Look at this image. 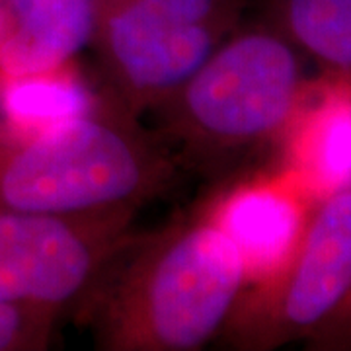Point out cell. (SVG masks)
<instances>
[{
	"label": "cell",
	"instance_id": "obj_1",
	"mask_svg": "<svg viewBox=\"0 0 351 351\" xmlns=\"http://www.w3.org/2000/svg\"><path fill=\"white\" fill-rule=\"evenodd\" d=\"M246 283L239 250L205 209L133 239L84 304L110 351H193L226 326Z\"/></svg>",
	"mask_w": 351,
	"mask_h": 351
},
{
	"label": "cell",
	"instance_id": "obj_4",
	"mask_svg": "<svg viewBox=\"0 0 351 351\" xmlns=\"http://www.w3.org/2000/svg\"><path fill=\"white\" fill-rule=\"evenodd\" d=\"M237 0H104L96 49L101 96L129 115L152 112L234 29Z\"/></svg>",
	"mask_w": 351,
	"mask_h": 351
},
{
	"label": "cell",
	"instance_id": "obj_2",
	"mask_svg": "<svg viewBox=\"0 0 351 351\" xmlns=\"http://www.w3.org/2000/svg\"><path fill=\"white\" fill-rule=\"evenodd\" d=\"M176 168L158 137L106 98L51 129L0 121V211H137L172 184Z\"/></svg>",
	"mask_w": 351,
	"mask_h": 351
},
{
	"label": "cell",
	"instance_id": "obj_8",
	"mask_svg": "<svg viewBox=\"0 0 351 351\" xmlns=\"http://www.w3.org/2000/svg\"><path fill=\"white\" fill-rule=\"evenodd\" d=\"M281 172L318 203L351 189V80L308 86L285 131Z\"/></svg>",
	"mask_w": 351,
	"mask_h": 351
},
{
	"label": "cell",
	"instance_id": "obj_10",
	"mask_svg": "<svg viewBox=\"0 0 351 351\" xmlns=\"http://www.w3.org/2000/svg\"><path fill=\"white\" fill-rule=\"evenodd\" d=\"M104 96L94 94L73 63L0 80V121L18 129L41 131L94 112Z\"/></svg>",
	"mask_w": 351,
	"mask_h": 351
},
{
	"label": "cell",
	"instance_id": "obj_5",
	"mask_svg": "<svg viewBox=\"0 0 351 351\" xmlns=\"http://www.w3.org/2000/svg\"><path fill=\"white\" fill-rule=\"evenodd\" d=\"M133 215L0 211V302L57 314L82 306L119 252L135 239Z\"/></svg>",
	"mask_w": 351,
	"mask_h": 351
},
{
	"label": "cell",
	"instance_id": "obj_11",
	"mask_svg": "<svg viewBox=\"0 0 351 351\" xmlns=\"http://www.w3.org/2000/svg\"><path fill=\"white\" fill-rule=\"evenodd\" d=\"M281 34L330 76L351 80V0H277Z\"/></svg>",
	"mask_w": 351,
	"mask_h": 351
},
{
	"label": "cell",
	"instance_id": "obj_7",
	"mask_svg": "<svg viewBox=\"0 0 351 351\" xmlns=\"http://www.w3.org/2000/svg\"><path fill=\"white\" fill-rule=\"evenodd\" d=\"M314 201L285 172L256 176L219 193L205 211L239 250L248 287L274 281L301 244Z\"/></svg>",
	"mask_w": 351,
	"mask_h": 351
},
{
	"label": "cell",
	"instance_id": "obj_3",
	"mask_svg": "<svg viewBox=\"0 0 351 351\" xmlns=\"http://www.w3.org/2000/svg\"><path fill=\"white\" fill-rule=\"evenodd\" d=\"M308 84L295 45L269 27L232 32L156 106L158 141L180 166L223 176L283 138Z\"/></svg>",
	"mask_w": 351,
	"mask_h": 351
},
{
	"label": "cell",
	"instance_id": "obj_6",
	"mask_svg": "<svg viewBox=\"0 0 351 351\" xmlns=\"http://www.w3.org/2000/svg\"><path fill=\"white\" fill-rule=\"evenodd\" d=\"M351 304V189L314 203L285 269L242 295L226 326L248 348H271L330 326Z\"/></svg>",
	"mask_w": 351,
	"mask_h": 351
},
{
	"label": "cell",
	"instance_id": "obj_9",
	"mask_svg": "<svg viewBox=\"0 0 351 351\" xmlns=\"http://www.w3.org/2000/svg\"><path fill=\"white\" fill-rule=\"evenodd\" d=\"M104 0H0V80L71 64L92 47Z\"/></svg>",
	"mask_w": 351,
	"mask_h": 351
},
{
	"label": "cell",
	"instance_id": "obj_12",
	"mask_svg": "<svg viewBox=\"0 0 351 351\" xmlns=\"http://www.w3.org/2000/svg\"><path fill=\"white\" fill-rule=\"evenodd\" d=\"M59 316L41 306L0 302V351L47 350Z\"/></svg>",
	"mask_w": 351,
	"mask_h": 351
}]
</instances>
